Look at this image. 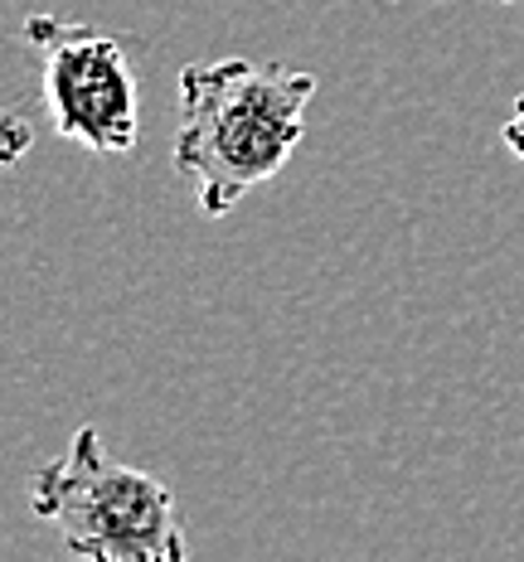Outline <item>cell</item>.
I'll return each instance as SVG.
<instances>
[{
    "label": "cell",
    "instance_id": "cell-1",
    "mask_svg": "<svg viewBox=\"0 0 524 562\" xmlns=\"http://www.w3.org/2000/svg\"><path fill=\"white\" fill-rule=\"evenodd\" d=\"M175 98V175L190 180L204 218H224L301 146L316 74L258 58H214L180 68Z\"/></svg>",
    "mask_w": 524,
    "mask_h": 562
},
{
    "label": "cell",
    "instance_id": "cell-2",
    "mask_svg": "<svg viewBox=\"0 0 524 562\" xmlns=\"http://www.w3.org/2000/svg\"><path fill=\"white\" fill-rule=\"evenodd\" d=\"M30 509L88 562H185L190 543L175 495L156 475L102 451L98 427H78L58 461L30 480Z\"/></svg>",
    "mask_w": 524,
    "mask_h": 562
},
{
    "label": "cell",
    "instance_id": "cell-3",
    "mask_svg": "<svg viewBox=\"0 0 524 562\" xmlns=\"http://www.w3.org/2000/svg\"><path fill=\"white\" fill-rule=\"evenodd\" d=\"M25 44L40 54L44 108L54 132L98 156H126L142 136V108L122 44L58 15H30Z\"/></svg>",
    "mask_w": 524,
    "mask_h": 562
},
{
    "label": "cell",
    "instance_id": "cell-4",
    "mask_svg": "<svg viewBox=\"0 0 524 562\" xmlns=\"http://www.w3.org/2000/svg\"><path fill=\"white\" fill-rule=\"evenodd\" d=\"M30 146H34V126L20 112L0 108V170L20 166V160L30 156Z\"/></svg>",
    "mask_w": 524,
    "mask_h": 562
},
{
    "label": "cell",
    "instance_id": "cell-5",
    "mask_svg": "<svg viewBox=\"0 0 524 562\" xmlns=\"http://www.w3.org/2000/svg\"><path fill=\"white\" fill-rule=\"evenodd\" d=\"M500 136H505V150H510V156H520V160H524V98L515 102V112L505 116Z\"/></svg>",
    "mask_w": 524,
    "mask_h": 562
}]
</instances>
